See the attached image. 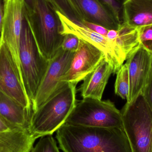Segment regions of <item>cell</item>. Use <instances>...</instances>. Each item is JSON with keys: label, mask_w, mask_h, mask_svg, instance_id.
<instances>
[{"label": "cell", "mask_w": 152, "mask_h": 152, "mask_svg": "<svg viewBox=\"0 0 152 152\" xmlns=\"http://www.w3.org/2000/svg\"><path fill=\"white\" fill-rule=\"evenodd\" d=\"M3 2V19L0 38L7 45L23 81L19 51L24 20V1L23 0H4Z\"/></svg>", "instance_id": "cell-9"}, {"label": "cell", "mask_w": 152, "mask_h": 152, "mask_svg": "<svg viewBox=\"0 0 152 152\" xmlns=\"http://www.w3.org/2000/svg\"><path fill=\"white\" fill-rule=\"evenodd\" d=\"M114 90L116 95L122 99L126 100L129 90V80L128 69L126 64H123L116 73Z\"/></svg>", "instance_id": "cell-20"}, {"label": "cell", "mask_w": 152, "mask_h": 152, "mask_svg": "<svg viewBox=\"0 0 152 152\" xmlns=\"http://www.w3.org/2000/svg\"><path fill=\"white\" fill-rule=\"evenodd\" d=\"M24 16L41 53L50 61L61 48L65 36L57 10L48 0H34L33 11L28 13L24 9Z\"/></svg>", "instance_id": "cell-3"}, {"label": "cell", "mask_w": 152, "mask_h": 152, "mask_svg": "<svg viewBox=\"0 0 152 152\" xmlns=\"http://www.w3.org/2000/svg\"><path fill=\"white\" fill-rule=\"evenodd\" d=\"M76 86L64 82L53 95L33 112L29 132L35 138L52 135L65 124L75 106Z\"/></svg>", "instance_id": "cell-2"}, {"label": "cell", "mask_w": 152, "mask_h": 152, "mask_svg": "<svg viewBox=\"0 0 152 152\" xmlns=\"http://www.w3.org/2000/svg\"><path fill=\"white\" fill-rule=\"evenodd\" d=\"M120 24L124 23L123 6L125 0H98Z\"/></svg>", "instance_id": "cell-21"}, {"label": "cell", "mask_w": 152, "mask_h": 152, "mask_svg": "<svg viewBox=\"0 0 152 152\" xmlns=\"http://www.w3.org/2000/svg\"><path fill=\"white\" fill-rule=\"evenodd\" d=\"M113 74L110 64L104 58L94 69L83 80L79 88L83 98L102 100L109 78Z\"/></svg>", "instance_id": "cell-14"}, {"label": "cell", "mask_w": 152, "mask_h": 152, "mask_svg": "<svg viewBox=\"0 0 152 152\" xmlns=\"http://www.w3.org/2000/svg\"><path fill=\"white\" fill-rule=\"evenodd\" d=\"M82 24L90 30L106 37L109 30L104 27L94 23L88 22L85 20H83Z\"/></svg>", "instance_id": "cell-26"}, {"label": "cell", "mask_w": 152, "mask_h": 152, "mask_svg": "<svg viewBox=\"0 0 152 152\" xmlns=\"http://www.w3.org/2000/svg\"><path fill=\"white\" fill-rule=\"evenodd\" d=\"M54 9L77 23H82L84 20L80 11L72 0H48Z\"/></svg>", "instance_id": "cell-19"}, {"label": "cell", "mask_w": 152, "mask_h": 152, "mask_svg": "<svg viewBox=\"0 0 152 152\" xmlns=\"http://www.w3.org/2000/svg\"><path fill=\"white\" fill-rule=\"evenodd\" d=\"M19 54L23 84L32 104L48 69L50 61L41 53L24 16Z\"/></svg>", "instance_id": "cell-5"}, {"label": "cell", "mask_w": 152, "mask_h": 152, "mask_svg": "<svg viewBox=\"0 0 152 152\" xmlns=\"http://www.w3.org/2000/svg\"><path fill=\"white\" fill-rule=\"evenodd\" d=\"M56 138L64 152H132L123 127L64 124L56 131Z\"/></svg>", "instance_id": "cell-1"}, {"label": "cell", "mask_w": 152, "mask_h": 152, "mask_svg": "<svg viewBox=\"0 0 152 152\" xmlns=\"http://www.w3.org/2000/svg\"><path fill=\"white\" fill-rule=\"evenodd\" d=\"M80 39L72 34H65L61 49L67 51L76 52L79 46Z\"/></svg>", "instance_id": "cell-24"}, {"label": "cell", "mask_w": 152, "mask_h": 152, "mask_svg": "<svg viewBox=\"0 0 152 152\" xmlns=\"http://www.w3.org/2000/svg\"><path fill=\"white\" fill-rule=\"evenodd\" d=\"M124 23L137 28L152 25V0H125Z\"/></svg>", "instance_id": "cell-16"}, {"label": "cell", "mask_w": 152, "mask_h": 152, "mask_svg": "<svg viewBox=\"0 0 152 152\" xmlns=\"http://www.w3.org/2000/svg\"><path fill=\"white\" fill-rule=\"evenodd\" d=\"M140 46L152 55V25L138 28Z\"/></svg>", "instance_id": "cell-23"}, {"label": "cell", "mask_w": 152, "mask_h": 152, "mask_svg": "<svg viewBox=\"0 0 152 152\" xmlns=\"http://www.w3.org/2000/svg\"><path fill=\"white\" fill-rule=\"evenodd\" d=\"M3 1H4V0H3Z\"/></svg>", "instance_id": "cell-29"}, {"label": "cell", "mask_w": 152, "mask_h": 152, "mask_svg": "<svg viewBox=\"0 0 152 152\" xmlns=\"http://www.w3.org/2000/svg\"><path fill=\"white\" fill-rule=\"evenodd\" d=\"M83 16L84 20L118 30L121 25L98 0H72Z\"/></svg>", "instance_id": "cell-15"}, {"label": "cell", "mask_w": 152, "mask_h": 152, "mask_svg": "<svg viewBox=\"0 0 152 152\" xmlns=\"http://www.w3.org/2000/svg\"><path fill=\"white\" fill-rule=\"evenodd\" d=\"M103 53L91 44L80 40L70 68L61 77V82L77 85L84 80L104 58Z\"/></svg>", "instance_id": "cell-11"}, {"label": "cell", "mask_w": 152, "mask_h": 152, "mask_svg": "<svg viewBox=\"0 0 152 152\" xmlns=\"http://www.w3.org/2000/svg\"><path fill=\"white\" fill-rule=\"evenodd\" d=\"M132 152H152V111L142 93L121 111Z\"/></svg>", "instance_id": "cell-4"}, {"label": "cell", "mask_w": 152, "mask_h": 152, "mask_svg": "<svg viewBox=\"0 0 152 152\" xmlns=\"http://www.w3.org/2000/svg\"><path fill=\"white\" fill-rule=\"evenodd\" d=\"M142 94L152 111V61L150 74Z\"/></svg>", "instance_id": "cell-25"}, {"label": "cell", "mask_w": 152, "mask_h": 152, "mask_svg": "<svg viewBox=\"0 0 152 152\" xmlns=\"http://www.w3.org/2000/svg\"><path fill=\"white\" fill-rule=\"evenodd\" d=\"M24 3V9L26 12L30 13L34 10V0H23Z\"/></svg>", "instance_id": "cell-27"}, {"label": "cell", "mask_w": 152, "mask_h": 152, "mask_svg": "<svg viewBox=\"0 0 152 152\" xmlns=\"http://www.w3.org/2000/svg\"><path fill=\"white\" fill-rule=\"evenodd\" d=\"M65 124L91 127H123L121 111L113 102L92 98L77 101Z\"/></svg>", "instance_id": "cell-6"}, {"label": "cell", "mask_w": 152, "mask_h": 152, "mask_svg": "<svg viewBox=\"0 0 152 152\" xmlns=\"http://www.w3.org/2000/svg\"><path fill=\"white\" fill-rule=\"evenodd\" d=\"M36 139L29 131L11 124L0 115V152H30Z\"/></svg>", "instance_id": "cell-13"}, {"label": "cell", "mask_w": 152, "mask_h": 152, "mask_svg": "<svg viewBox=\"0 0 152 152\" xmlns=\"http://www.w3.org/2000/svg\"><path fill=\"white\" fill-rule=\"evenodd\" d=\"M30 152H60L52 135L43 137Z\"/></svg>", "instance_id": "cell-22"}, {"label": "cell", "mask_w": 152, "mask_h": 152, "mask_svg": "<svg viewBox=\"0 0 152 152\" xmlns=\"http://www.w3.org/2000/svg\"><path fill=\"white\" fill-rule=\"evenodd\" d=\"M57 12L62 25V34L75 35L80 40L91 44L100 50L111 66L113 74H116L126 60L120 49L105 37L90 30L82 24L70 20L59 12Z\"/></svg>", "instance_id": "cell-7"}, {"label": "cell", "mask_w": 152, "mask_h": 152, "mask_svg": "<svg viewBox=\"0 0 152 152\" xmlns=\"http://www.w3.org/2000/svg\"><path fill=\"white\" fill-rule=\"evenodd\" d=\"M32 112L0 92V115L7 121L29 131Z\"/></svg>", "instance_id": "cell-17"}, {"label": "cell", "mask_w": 152, "mask_h": 152, "mask_svg": "<svg viewBox=\"0 0 152 152\" xmlns=\"http://www.w3.org/2000/svg\"><path fill=\"white\" fill-rule=\"evenodd\" d=\"M75 53L64 50L61 48L56 56L50 61L48 69L32 103L33 112L53 95L64 84L65 82H61V80L69 69Z\"/></svg>", "instance_id": "cell-10"}, {"label": "cell", "mask_w": 152, "mask_h": 152, "mask_svg": "<svg viewBox=\"0 0 152 152\" xmlns=\"http://www.w3.org/2000/svg\"><path fill=\"white\" fill-rule=\"evenodd\" d=\"M152 61L151 54L141 46L132 53L126 60L129 80L127 102H132L142 93L150 74Z\"/></svg>", "instance_id": "cell-12"}, {"label": "cell", "mask_w": 152, "mask_h": 152, "mask_svg": "<svg viewBox=\"0 0 152 152\" xmlns=\"http://www.w3.org/2000/svg\"><path fill=\"white\" fill-rule=\"evenodd\" d=\"M0 92L33 112L22 79L4 41L0 38Z\"/></svg>", "instance_id": "cell-8"}, {"label": "cell", "mask_w": 152, "mask_h": 152, "mask_svg": "<svg viewBox=\"0 0 152 152\" xmlns=\"http://www.w3.org/2000/svg\"><path fill=\"white\" fill-rule=\"evenodd\" d=\"M120 49L126 58L140 46L138 28L126 23L121 25L117 30V36L114 42Z\"/></svg>", "instance_id": "cell-18"}, {"label": "cell", "mask_w": 152, "mask_h": 152, "mask_svg": "<svg viewBox=\"0 0 152 152\" xmlns=\"http://www.w3.org/2000/svg\"><path fill=\"white\" fill-rule=\"evenodd\" d=\"M3 19V6L2 4L1 0H0V36Z\"/></svg>", "instance_id": "cell-28"}]
</instances>
